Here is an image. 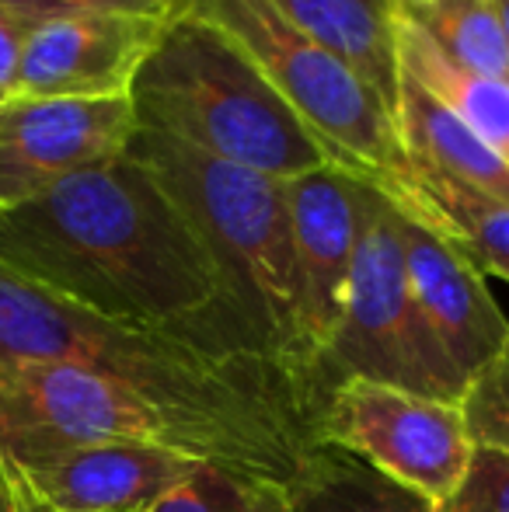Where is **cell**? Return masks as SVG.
Returning a JSON list of instances; mask_svg holds the SVG:
<instances>
[{
    "label": "cell",
    "instance_id": "obj_1",
    "mask_svg": "<svg viewBox=\"0 0 509 512\" xmlns=\"http://www.w3.org/2000/svg\"><path fill=\"white\" fill-rule=\"evenodd\" d=\"M0 262L112 321L269 356L192 223L129 154L4 209Z\"/></svg>",
    "mask_w": 509,
    "mask_h": 512
},
{
    "label": "cell",
    "instance_id": "obj_2",
    "mask_svg": "<svg viewBox=\"0 0 509 512\" xmlns=\"http://www.w3.org/2000/svg\"><path fill=\"white\" fill-rule=\"evenodd\" d=\"M0 363L77 366L231 436L290 481L314 443L321 398L286 366L171 331L112 321L0 262Z\"/></svg>",
    "mask_w": 509,
    "mask_h": 512
},
{
    "label": "cell",
    "instance_id": "obj_3",
    "mask_svg": "<svg viewBox=\"0 0 509 512\" xmlns=\"http://www.w3.org/2000/svg\"><path fill=\"white\" fill-rule=\"evenodd\" d=\"M126 154L164 185L192 223L258 345L325 401L304 331L283 182L147 129H136Z\"/></svg>",
    "mask_w": 509,
    "mask_h": 512
},
{
    "label": "cell",
    "instance_id": "obj_4",
    "mask_svg": "<svg viewBox=\"0 0 509 512\" xmlns=\"http://www.w3.org/2000/svg\"><path fill=\"white\" fill-rule=\"evenodd\" d=\"M136 129L279 182L332 164L318 136L217 25L185 14L129 91Z\"/></svg>",
    "mask_w": 509,
    "mask_h": 512
},
{
    "label": "cell",
    "instance_id": "obj_5",
    "mask_svg": "<svg viewBox=\"0 0 509 512\" xmlns=\"http://www.w3.org/2000/svg\"><path fill=\"white\" fill-rule=\"evenodd\" d=\"M95 443L168 446L203 464L272 478L231 436L157 405L112 377L77 366L0 363V457L7 467Z\"/></svg>",
    "mask_w": 509,
    "mask_h": 512
},
{
    "label": "cell",
    "instance_id": "obj_6",
    "mask_svg": "<svg viewBox=\"0 0 509 512\" xmlns=\"http://www.w3.org/2000/svg\"><path fill=\"white\" fill-rule=\"evenodd\" d=\"M189 14L217 25L262 70L332 164L377 189L408 175L394 115L381 95L269 0H189Z\"/></svg>",
    "mask_w": 509,
    "mask_h": 512
},
{
    "label": "cell",
    "instance_id": "obj_7",
    "mask_svg": "<svg viewBox=\"0 0 509 512\" xmlns=\"http://www.w3.org/2000/svg\"><path fill=\"white\" fill-rule=\"evenodd\" d=\"M360 377L436 401H461L468 380L436 342L408 286L398 206L360 178V241L346 310L321 356V391Z\"/></svg>",
    "mask_w": 509,
    "mask_h": 512
},
{
    "label": "cell",
    "instance_id": "obj_8",
    "mask_svg": "<svg viewBox=\"0 0 509 512\" xmlns=\"http://www.w3.org/2000/svg\"><path fill=\"white\" fill-rule=\"evenodd\" d=\"M314 439L356 453L429 506L461 485L475 457L461 405L360 377L339 380L325 394Z\"/></svg>",
    "mask_w": 509,
    "mask_h": 512
},
{
    "label": "cell",
    "instance_id": "obj_9",
    "mask_svg": "<svg viewBox=\"0 0 509 512\" xmlns=\"http://www.w3.org/2000/svg\"><path fill=\"white\" fill-rule=\"evenodd\" d=\"M133 133L129 98L7 95L0 102V213L123 157Z\"/></svg>",
    "mask_w": 509,
    "mask_h": 512
},
{
    "label": "cell",
    "instance_id": "obj_10",
    "mask_svg": "<svg viewBox=\"0 0 509 512\" xmlns=\"http://www.w3.org/2000/svg\"><path fill=\"white\" fill-rule=\"evenodd\" d=\"M171 25L129 14L70 11L35 18L11 95L129 98L143 63Z\"/></svg>",
    "mask_w": 509,
    "mask_h": 512
},
{
    "label": "cell",
    "instance_id": "obj_11",
    "mask_svg": "<svg viewBox=\"0 0 509 512\" xmlns=\"http://www.w3.org/2000/svg\"><path fill=\"white\" fill-rule=\"evenodd\" d=\"M283 189L290 209L304 331L321 384V356L342 321L353 279L356 241H360V178L342 171L339 164H321L307 175L283 182Z\"/></svg>",
    "mask_w": 509,
    "mask_h": 512
},
{
    "label": "cell",
    "instance_id": "obj_12",
    "mask_svg": "<svg viewBox=\"0 0 509 512\" xmlns=\"http://www.w3.org/2000/svg\"><path fill=\"white\" fill-rule=\"evenodd\" d=\"M203 460L150 443H95L11 467L21 495L49 512H147Z\"/></svg>",
    "mask_w": 509,
    "mask_h": 512
},
{
    "label": "cell",
    "instance_id": "obj_13",
    "mask_svg": "<svg viewBox=\"0 0 509 512\" xmlns=\"http://www.w3.org/2000/svg\"><path fill=\"white\" fill-rule=\"evenodd\" d=\"M408 286L436 342L464 380H471L509 342V321L492 300L485 276L440 234L398 209Z\"/></svg>",
    "mask_w": 509,
    "mask_h": 512
},
{
    "label": "cell",
    "instance_id": "obj_14",
    "mask_svg": "<svg viewBox=\"0 0 509 512\" xmlns=\"http://www.w3.org/2000/svg\"><path fill=\"white\" fill-rule=\"evenodd\" d=\"M381 192L405 216L454 244L482 276L509 283V203L412 164L401 182L384 185Z\"/></svg>",
    "mask_w": 509,
    "mask_h": 512
},
{
    "label": "cell",
    "instance_id": "obj_15",
    "mask_svg": "<svg viewBox=\"0 0 509 512\" xmlns=\"http://www.w3.org/2000/svg\"><path fill=\"white\" fill-rule=\"evenodd\" d=\"M394 129L412 168L454 178L482 196L509 203V164L485 147L440 98L405 74L394 102Z\"/></svg>",
    "mask_w": 509,
    "mask_h": 512
},
{
    "label": "cell",
    "instance_id": "obj_16",
    "mask_svg": "<svg viewBox=\"0 0 509 512\" xmlns=\"http://www.w3.org/2000/svg\"><path fill=\"white\" fill-rule=\"evenodd\" d=\"M356 70L391 108L398 102V4L394 0H269Z\"/></svg>",
    "mask_w": 509,
    "mask_h": 512
},
{
    "label": "cell",
    "instance_id": "obj_17",
    "mask_svg": "<svg viewBox=\"0 0 509 512\" xmlns=\"http://www.w3.org/2000/svg\"><path fill=\"white\" fill-rule=\"evenodd\" d=\"M286 492L293 512H433L412 488L325 439H314L304 450Z\"/></svg>",
    "mask_w": 509,
    "mask_h": 512
},
{
    "label": "cell",
    "instance_id": "obj_18",
    "mask_svg": "<svg viewBox=\"0 0 509 512\" xmlns=\"http://www.w3.org/2000/svg\"><path fill=\"white\" fill-rule=\"evenodd\" d=\"M398 70L436 95L485 147L509 164V81L450 63L426 35L398 18Z\"/></svg>",
    "mask_w": 509,
    "mask_h": 512
},
{
    "label": "cell",
    "instance_id": "obj_19",
    "mask_svg": "<svg viewBox=\"0 0 509 512\" xmlns=\"http://www.w3.org/2000/svg\"><path fill=\"white\" fill-rule=\"evenodd\" d=\"M398 18L426 35L450 63L509 81V46L496 0H394Z\"/></svg>",
    "mask_w": 509,
    "mask_h": 512
},
{
    "label": "cell",
    "instance_id": "obj_20",
    "mask_svg": "<svg viewBox=\"0 0 509 512\" xmlns=\"http://www.w3.org/2000/svg\"><path fill=\"white\" fill-rule=\"evenodd\" d=\"M147 512H293V502L283 481L199 464Z\"/></svg>",
    "mask_w": 509,
    "mask_h": 512
},
{
    "label": "cell",
    "instance_id": "obj_21",
    "mask_svg": "<svg viewBox=\"0 0 509 512\" xmlns=\"http://www.w3.org/2000/svg\"><path fill=\"white\" fill-rule=\"evenodd\" d=\"M457 405L471 443L509 453V342L468 380Z\"/></svg>",
    "mask_w": 509,
    "mask_h": 512
},
{
    "label": "cell",
    "instance_id": "obj_22",
    "mask_svg": "<svg viewBox=\"0 0 509 512\" xmlns=\"http://www.w3.org/2000/svg\"><path fill=\"white\" fill-rule=\"evenodd\" d=\"M433 512H509V453L475 446L461 485Z\"/></svg>",
    "mask_w": 509,
    "mask_h": 512
},
{
    "label": "cell",
    "instance_id": "obj_23",
    "mask_svg": "<svg viewBox=\"0 0 509 512\" xmlns=\"http://www.w3.org/2000/svg\"><path fill=\"white\" fill-rule=\"evenodd\" d=\"M25 18H49V14L70 11H98V14H129V18H150L175 25L189 14V0H11Z\"/></svg>",
    "mask_w": 509,
    "mask_h": 512
},
{
    "label": "cell",
    "instance_id": "obj_24",
    "mask_svg": "<svg viewBox=\"0 0 509 512\" xmlns=\"http://www.w3.org/2000/svg\"><path fill=\"white\" fill-rule=\"evenodd\" d=\"M28 28H32V18H25L11 0H0V95H11L14 91V77H18Z\"/></svg>",
    "mask_w": 509,
    "mask_h": 512
},
{
    "label": "cell",
    "instance_id": "obj_25",
    "mask_svg": "<svg viewBox=\"0 0 509 512\" xmlns=\"http://www.w3.org/2000/svg\"><path fill=\"white\" fill-rule=\"evenodd\" d=\"M0 512H18V481L4 457H0Z\"/></svg>",
    "mask_w": 509,
    "mask_h": 512
},
{
    "label": "cell",
    "instance_id": "obj_26",
    "mask_svg": "<svg viewBox=\"0 0 509 512\" xmlns=\"http://www.w3.org/2000/svg\"><path fill=\"white\" fill-rule=\"evenodd\" d=\"M496 11H499V21H503V35L509 46V0H496Z\"/></svg>",
    "mask_w": 509,
    "mask_h": 512
},
{
    "label": "cell",
    "instance_id": "obj_27",
    "mask_svg": "<svg viewBox=\"0 0 509 512\" xmlns=\"http://www.w3.org/2000/svg\"><path fill=\"white\" fill-rule=\"evenodd\" d=\"M18 512H49V509H42L39 502H32L28 495H21V488H18Z\"/></svg>",
    "mask_w": 509,
    "mask_h": 512
},
{
    "label": "cell",
    "instance_id": "obj_28",
    "mask_svg": "<svg viewBox=\"0 0 509 512\" xmlns=\"http://www.w3.org/2000/svg\"><path fill=\"white\" fill-rule=\"evenodd\" d=\"M4 98H7V95H0V102H4Z\"/></svg>",
    "mask_w": 509,
    "mask_h": 512
}]
</instances>
